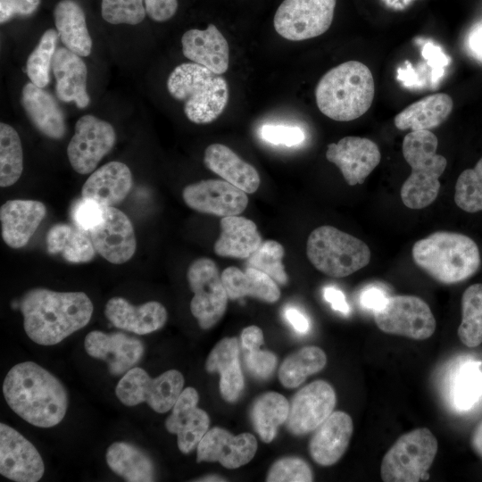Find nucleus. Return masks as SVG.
I'll list each match as a JSON object with an SVG mask.
<instances>
[{
  "label": "nucleus",
  "instance_id": "28",
  "mask_svg": "<svg viewBox=\"0 0 482 482\" xmlns=\"http://www.w3.org/2000/svg\"><path fill=\"white\" fill-rule=\"evenodd\" d=\"M21 104L32 125L52 139H61L66 133L64 114L55 98L46 90L29 82L24 85Z\"/></svg>",
  "mask_w": 482,
  "mask_h": 482
},
{
  "label": "nucleus",
  "instance_id": "56",
  "mask_svg": "<svg viewBox=\"0 0 482 482\" xmlns=\"http://www.w3.org/2000/svg\"><path fill=\"white\" fill-rule=\"evenodd\" d=\"M323 295L325 300L330 303L332 309L344 314L349 312L350 308L342 291L333 287H328L324 289Z\"/></svg>",
  "mask_w": 482,
  "mask_h": 482
},
{
  "label": "nucleus",
  "instance_id": "27",
  "mask_svg": "<svg viewBox=\"0 0 482 482\" xmlns=\"http://www.w3.org/2000/svg\"><path fill=\"white\" fill-rule=\"evenodd\" d=\"M132 185L129 168L123 162L112 161L92 172L82 186L81 196L104 207L113 206L127 197Z\"/></svg>",
  "mask_w": 482,
  "mask_h": 482
},
{
  "label": "nucleus",
  "instance_id": "14",
  "mask_svg": "<svg viewBox=\"0 0 482 482\" xmlns=\"http://www.w3.org/2000/svg\"><path fill=\"white\" fill-rule=\"evenodd\" d=\"M337 398L333 387L325 380H315L301 388L293 397L286 421L295 436L314 431L332 412Z\"/></svg>",
  "mask_w": 482,
  "mask_h": 482
},
{
  "label": "nucleus",
  "instance_id": "51",
  "mask_svg": "<svg viewBox=\"0 0 482 482\" xmlns=\"http://www.w3.org/2000/svg\"><path fill=\"white\" fill-rule=\"evenodd\" d=\"M422 56L432 69L431 82H438L449 60L439 46L427 43L422 49Z\"/></svg>",
  "mask_w": 482,
  "mask_h": 482
},
{
  "label": "nucleus",
  "instance_id": "4",
  "mask_svg": "<svg viewBox=\"0 0 482 482\" xmlns=\"http://www.w3.org/2000/svg\"><path fill=\"white\" fill-rule=\"evenodd\" d=\"M411 253L416 265L443 284L466 280L480 266L479 249L475 241L456 232H434L418 240Z\"/></svg>",
  "mask_w": 482,
  "mask_h": 482
},
{
  "label": "nucleus",
  "instance_id": "33",
  "mask_svg": "<svg viewBox=\"0 0 482 482\" xmlns=\"http://www.w3.org/2000/svg\"><path fill=\"white\" fill-rule=\"evenodd\" d=\"M453 106L450 96L445 93L434 94L410 104L395 117L394 122L401 130H429L448 118Z\"/></svg>",
  "mask_w": 482,
  "mask_h": 482
},
{
  "label": "nucleus",
  "instance_id": "58",
  "mask_svg": "<svg viewBox=\"0 0 482 482\" xmlns=\"http://www.w3.org/2000/svg\"><path fill=\"white\" fill-rule=\"evenodd\" d=\"M469 43L471 52L482 59V25L477 26L471 31Z\"/></svg>",
  "mask_w": 482,
  "mask_h": 482
},
{
  "label": "nucleus",
  "instance_id": "49",
  "mask_svg": "<svg viewBox=\"0 0 482 482\" xmlns=\"http://www.w3.org/2000/svg\"><path fill=\"white\" fill-rule=\"evenodd\" d=\"M244 360L249 372L261 379L270 378L277 366L276 355L270 351L260 348L246 351Z\"/></svg>",
  "mask_w": 482,
  "mask_h": 482
},
{
  "label": "nucleus",
  "instance_id": "45",
  "mask_svg": "<svg viewBox=\"0 0 482 482\" xmlns=\"http://www.w3.org/2000/svg\"><path fill=\"white\" fill-rule=\"evenodd\" d=\"M312 471L306 461L298 457H285L278 460L266 477L268 482H311Z\"/></svg>",
  "mask_w": 482,
  "mask_h": 482
},
{
  "label": "nucleus",
  "instance_id": "55",
  "mask_svg": "<svg viewBox=\"0 0 482 482\" xmlns=\"http://www.w3.org/2000/svg\"><path fill=\"white\" fill-rule=\"evenodd\" d=\"M241 343L245 351L259 349L263 344V334L257 326H249L241 332Z\"/></svg>",
  "mask_w": 482,
  "mask_h": 482
},
{
  "label": "nucleus",
  "instance_id": "16",
  "mask_svg": "<svg viewBox=\"0 0 482 482\" xmlns=\"http://www.w3.org/2000/svg\"><path fill=\"white\" fill-rule=\"evenodd\" d=\"M182 198L191 209L220 217L238 215L248 204L245 192L226 180L205 179L184 187Z\"/></svg>",
  "mask_w": 482,
  "mask_h": 482
},
{
  "label": "nucleus",
  "instance_id": "26",
  "mask_svg": "<svg viewBox=\"0 0 482 482\" xmlns=\"http://www.w3.org/2000/svg\"><path fill=\"white\" fill-rule=\"evenodd\" d=\"M52 69L57 97L64 103L73 102L79 109L86 108L90 98L87 91V69L81 56L65 46L58 47Z\"/></svg>",
  "mask_w": 482,
  "mask_h": 482
},
{
  "label": "nucleus",
  "instance_id": "10",
  "mask_svg": "<svg viewBox=\"0 0 482 482\" xmlns=\"http://www.w3.org/2000/svg\"><path fill=\"white\" fill-rule=\"evenodd\" d=\"M373 312L377 327L386 334L425 340L436 329V320L428 304L415 295L387 297Z\"/></svg>",
  "mask_w": 482,
  "mask_h": 482
},
{
  "label": "nucleus",
  "instance_id": "5",
  "mask_svg": "<svg viewBox=\"0 0 482 482\" xmlns=\"http://www.w3.org/2000/svg\"><path fill=\"white\" fill-rule=\"evenodd\" d=\"M167 89L174 99L184 103L187 118L196 124L214 121L229 101L227 80L195 62L175 67L168 77Z\"/></svg>",
  "mask_w": 482,
  "mask_h": 482
},
{
  "label": "nucleus",
  "instance_id": "13",
  "mask_svg": "<svg viewBox=\"0 0 482 482\" xmlns=\"http://www.w3.org/2000/svg\"><path fill=\"white\" fill-rule=\"evenodd\" d=\"M115 141L116 133L109 122L89 114L80 117L67 146L72 169L82 175L93 172Z\"/></svg>",
  "mask_w": 482,
  "mask_h": 482
},
{
  "label": "nucleus",
  "instance_id": "9",
  "mask_svg": "<svg viewBox=\"0 0 482 482\" xmlns=\"http://www.w3.org/2000/svg\"><path fill=\"white\" fill-rule=\"evenodd\" d=\"M184 378L177 370H170L151 378L139 367L131 368L118 382L115 394L127 406L146 403L154 411L171 410L183 390Z\"/></svg>",
  "mask_w": 482,
  "mask_h": 482
},
{
  "label": "nucleus",
  "instance_id": "41",
  "mask_svg": "<svg viewBox=\"0 0 482 482\" xmlns=\"http://www.w3.org/2000/svg\"><path fill=\"white\" fill-rule=\"evenodd\" d=\"M454 202L467 212L482 211V157L474 168L463 170L458 177Z\"/></svg>",
  "mask_w": 482,
  "mask_h": 482
},
{
  "label": "nucleus",
  "instance_id": "47",
  "mask_svg": "<svg viewBox=\"0 0 482 482\" xmlns=\"http://www.w3.org/2000/svg\"><path fill=\"white\" fill-rule=\"evenodd\" d=\"M87 232L74 229L67 244L62 251V257L71 263L90 262L96 253V248Z\"/></svg>",
  "mask_w": 482,
  "mask_h": 482
},
{
  "label": "nucleus",
  "instance_id": "21",
  "mask_svg": "<svg viewBox=\"0 0 482 482\" xmlns=\"http://www.w3.org/2000/svg\"><path fill=\"white\" fill-rule=\"evenodd\" d=\"M86 352L93 358L107 362L108 370L114 376L129 370L141 359L144 345L136 337L120 332H89L84 341Z\"/></svg>",
  "mask_w": 482,
  "mask_h": 482
},
{
  "label": "nucleus",
  "instance_id": "61",
  "mask_svg": "<svg viewBox=\"0 0 482 482\" xmlns=\"http://www.w3.org/2000/svg\"><path fill=\"white\" fill-rule=\"evenodd\" d=\"M197 481H224V479H220L219 477H215V476H209V477H204L202 479H197Z\"/></svg>",
  "mask_w": 482,
  "mask_h": 482
},
{
  "label": "nucleus",
  "instance_id": "44",
  "mask_svg": "<svg viewBox=\"0 0 482 482\" xmlns=\"http://www.w3.org/2000/svg\"><path fill=\"white\" fill-rule=\"evenodd\" d=\"M479 363L468 362L460 373L455 386V404L461 410L470 408L482 395V373Z\"/></svg>",
  "mask_w": 482,
  "mask_h": 482
},
{
  "label": "nucleus",
  "instance_id": "2",
  "mask_svg": "<svg viewBox=\"0 0 482 482\" xmlns=\"http://www.w3.org/2000/svg\"><path fill=\"white\" fill-rule=\"evenodd\" d=\"M3 393L9 407L38 428H52L64 418L68 392L51 372L33 362L14 365L6 374Z\"/></svg>",
  "mask_w": 482,
  "mask_h": 482
},
{
  "label": "nucleus",
  "instance_id": "52",
  "mask_svg": "<svg viewBox=\"0 0 482 482\" xmlns=\"http://www.w3.org/2000/svg\"><path fill=\"white\" fill-rule=\"evenodd\" d=\"M146 14L154 21L163 22L173 17L178 0H144Z\"/></svg>",
  "mask_w": 482,
  "mask_h": 482
},
{
  "label": "nucleus",
  "instance_id": "46",
  "mask_svg": "<svg viewBox=\"0 0 482 482\" xmlns=\"http://www.w3.org/2000/svg\"><path fill=\"white\" fill-rule=\"evenodd\" d=\"M105 208L95 200L81 197L72 206L71 217L78 229L89 233L104 220Z\"/></svg>",
  "mask_w": 482,
  "mask_h": 482
},
{
  "label": "nucleus",
  "instance_id": "22",
  "mask_svg": "<svg viewBox=\"0 0 482 482\" xmlns=\"http://www.w3.org/2000/svg\"><path fill=\"white\" fill-rule=\"evenodd\" d=\"M46 214L45 204L36 200L6 201L0 208L1 233L10 247L25 246Z\"/></svg>",
  "mask_w": 482,
  "mask_h": 482
},
{
  "label": "nucleus",
  "instance_id": "57",
  "mask_svg": "<svg viewBox=\"0 0 482 482\" xmlns=\"http://www.w3.org/2000/svg\"><path fill=\"white\" fill-rule=\"evenodd\" d=\"M285 316L296 332L304 334L308 331L310 328L309 321L299 310L288 307L285 311Z\"/></svg>",
  "mask_w": 482,
  "mask_h": 482
},
{
  "label": "nucleus",
  "instance_id": "24",
  "mask_svg": "<svg viewBox=\"0 0 482 482\" xmlns=\"http://www.w3.org/2000/svg\"><path fill=\"white\" fill-rule=\"evenodd\" d=\"M353 431L346 412H332L315 430L309 444L312 460L321 466L337 463L348 448Z\"/></svg>",
  "mask_w": 482,
  "mask_h": 482
},
{
  "label": "nucleus",
  "instance_id": "3",
  "mask_svg": "<svg viewBox=\"0 0 482 482\" xmlns=\"http://www.w3.org/2000/svg\"><path fill=\"white\" fill-rule=\"evenodd\" d=\"M374 93L370 69L361 62L347 61L322 76L315 88V98L325 116L337 121H349L369 110Z\"/></svg>",
  "mask_w": 482,
  "mask_h": 482
},
{
  "label": "nucleus",
  "instance_id": "19",
  "mask_svg": "<svg viewBox=\"0 0 482 482\" xmlns=\"http://www.w3.org/2000/svg\"><path fill=\"white\" fill-rule=\"evenodd\" d=\"M257 447L256 438L251 433L233 436L226 429L214 427L197 445L196 461H218L227 469H237L254 457Z\"/></svg>",
  "mask_w": 482,
  "mask_h": 482
},
{
  "label": "nucleus",
  "instance_id": "34",
  "mask_svg": "<svg viewBox=\"0 0 482 482\" xmlns=\"http://www.w3.org/2000/svg\"><path fill=\"white\" fill-rule=\"evenodd\" d=\"M54 18L64 46L79 56L89 55L92 39L80 4L75 0H61L54 10Z\"/></svg>",
  "mask_w": 482,
  "mask_h": 482
},
{
  "label": "nucleus",
  "instance_id": "36",
  "mask_svg": "<svg viewBox=\"0 0 482 482\" xmlns=\"http://www.w3.org/2000/svg\"><path fill=\"white\" fill-rule=\"evenodd\" d=\"M289 403L277 392H267L253 403L251 417L254 429L264 443H270L278 428L287 421Z\"/></svg>",
  "mask_w": 482,
  "mask_h": 482
},
{
  "label": "nucleus",
  "instance_id": "29",
  "mask_svg": "<svg viewBox=\"0 0 482 482\" xmlns=\"http://www.w3.org/2000/svg\"><path fill=\"white\" fill-rule=\"evenodd\" d=\"M205 369L211 373H220V391L225 401L233 403L239 398L245 382L237 337H225L219 341L207 357Z\"/></svg>",
  "mask_w": 482,
  "mask_h": 482
},
{
  "label": "nucleus",
  "instance_id": "8",
  "mask_svg": "<svg viewBox=\"0 0 482 482\" xmlns=\"http://www.w3.org/2000/svg\"><path fill=\"white\" fill-rule=\"evenodd\" d=\"M438 449L434 434L419 428L402 435L384 455L380 466L385 482H418L428 480Z\"/></svg>",
  "mask_w": 482,
  "mask_h": 482
},
{
  "label": "nucleus",
  "instance_id": "6",
  "mask_svg": "<svg viewBox=\"0 0 482 482\" xmlns=\"http://www.w3.org/2000/svg\"><path fill=\"white\" fill-rule=\"evenodd\" d=\"M437 145V137L429 130L411 131L403 138V154L411 172L400 195L403 204L410 209L427 207L439 193V178L447 161L436 154Z\"/></svg>",
  "mask_w": 482,
  "mask_h": 482
},
{
  "label": "nucleus",
  "instance_id": "38",
  "mask_svg": "<svg viewBox=\"0 0 482 482\" xmlns=\"http://www.w3.org/2000/svg\"><path fill=\"white\" fill-rule=\"evenodd\" d=\"M457 334L468 347L482 343V283L470 286L462 294L461 321Z\"/></svg>",
  "mask_w": 482,
  "mask_h": 482
},
{
  "label": "nucleus",
  "instance_id": "7",
  "mask_svg": "<svg viewBox=\"0 0 482 482\" xmlns=\"http://www.w3.org/2000/svg\"><path fill=\"white\" fill-rule=\"evenodd\" d=\"M306 254L319 271L333 278L347 277L370 261V250L363 241L332 226L311 232Z\"/></svg>",
  "mask_w": 482,
  "mask_h": 482
},
{
  "label": "nucleus",
  "instance_id": "1",
  "mask_svg": "<svg viewBox=\"0 0 482 482\" xmlns=\"http://www.w3.org/2000/svg\"><path fill=\"white\" fill-rule=\"evenodd\" d=\"M27 336L41 345H53L84 328L93 314V303L83 292H57L37 287L20 302Z\"/></svg>",
  "mask_w": 482,
  "mask_h": 482
},
{
  "label": "nucleus",
  "instance_id": "53",
  "mask_svg": "<svg viewBox=\"0 0 482 482\" xmlns=\"http://www.w3.org/2000/svg\"><path fill=\"white\" fill-rule=\"evenodd\" d=\"M73 228L66 223H57L46 234V249L50 254L62 253L67 244Z\"/></svg>",
  "mask_w": 482,
  "mask_h": 482
},
{
  "label": "nucleus",
  "instance_id": "40",
  "mask_svg": "<svg viewBox=\"0 0 482 482\" xmlns=\"http://www.w3.org/2000/svg\"><path fill=\"white\" fill-rule=\"evenodd\" d=\"M57 30L49 29L46 30L37 46L28 57L26 72L30 82L39 87H46L50 82V70L53 65L54 56L56 51Z\"/></svg>",
  "mask_w": 482,
  "mask_h": 482
},
{
  "label": "nucleus",
  "instance_id": "11",
  "mask_svg": "<svg viewBox=\"0 0 482 482\" xmlns=\"http://www.w3.org/2000/svg\"><path fill=\"white\" fill-rule=\"evenodd\" d=\"M187 278L194 296L190 311L204 329L212 328L223 317L228 304V294L215 262L202 257L188 267Z\"/></svg>",
  "mask_w": 482,
  "mask_h": 482
},
{
  "label": "nucleus",
  "instance_id": "59",
  "mask_svg": "<svg viewBox=\"0 0 482 482\" xmlns=\"http://www.w3.org/2000/svg\"><path fill=\"white\" fill-rule=\"evenodd\" d=\"M471 445L475 452L482 457V421L476 427L472 433Z\"/></svg>",
  "mask_w": 482,
  "mask_h": 482
},
{
  "label": "nucleus",
  "instance_id": "35",
  "mask_svg": "<svg viewBox=\"0 0 482 482\" xmlns=\"http://www.w3.org/2000/svg\"><path fill=\"white\" fill-rule=\"evenodd\" d=\"M109 468L129 482L154 480V467L150 457L136 445L114 442L105 453Z\"/></svg>",
  "mask_w": 482,
  "mask_h": 482
},
{
  "label": "nucleus",
  "instance_id": "30",
  "mask_svg": "<svg viewBox=\"0 0 482 482\" xmlns=\"http://www.w3.org/2000/svg\"><path fill=\"white\" fill-rule=\"evenodd\" d=\"M204 163L210 170L246 194H253L259 188L261 179L256 169L225 145L215 143L208 145L204 151Z\"/></svg>",
  "mask_w": 482,
  "mask_h": 482
},
{
  "label": "nucleus",
  "instance_id": "12",
  "mask_svg": "<svg viewBox=\"0 0 482 482\" xmlns=\"http://www.w3.org/2000/svg\"><path fill=\"white\" fill-rule=\"evenodd\" d=\"M337 0H284L278 7L273 25L290 41L319 37L330 27Z\"/></svg>",
  "mask_w": 482,
  "mask_h": 482
},
{
  "label": "nucleus",
  "instance_id": "43",
  "mask_svg": "<svg viewBox=\"0 0 482 482\" xmlns=\"http://www.w3.org/2000/svg\"><path fill=\"white\" fill-rule=\"evenodd\" d=\"M103 19L111 24L136 25L145 17L144 0H102Z\"/></svg>",
  "mask_w": 482,
  "mask_h": 482
},
{
  "label": "nucleus",
  "instance_id": "60",
  "mask_svg": "<svg viewBox=\"0 0 482 482\" xmlns=\"http://www.w3.org/2000/svg\"><path fill=\"white\" fill-rule=\"evenodd\" d=\"M389 8L402 10L407 7L413 0H382Z\"/></svg>",
  "mask_w": 482,
  "mask_h": 482
},
{
  "label": "nucleus",
  "instance_id": "42",
  "mask_svg": "<svg viewBox=\"0 0 482 482\" xmlns=\"http://www.w3.org/2000/svg\"><path fill=\"white\" fill-rule=\"evenodd\" d=\"M283 245L275 240L262 242L249 257L248 267L255 268L272 278L278 284L286 285L288 278L282 263Z\"/></svg>",
  "mask_w": 482,
  "mask_h": 482
},
{
  "label": "nucleus",
  "instance_id": "54",
  "mask_svg": "<svg viewBox=\"0 0 482 482\" xmlns=\"http://www.w3.org/2000/svg\"><path fill=\"white\" fill-rule=\"evenodd\" d=\"M386 298L385 292L380 288L377 287H369L361 294L360 301L364 308L375 312L383 305Z\"/></svg>",
  "mask_w": 482,
  "mask_h": 482
},
{
  "label": "nucleus",
  "instance_id": "15",
  "mask_svg": "<svg viewBox=\"0 0 482 482\" xmlns=\"http://www.w3.org/2000/svg\"><path fill=\"white\" fill-rule=\"evenodd\" d=\"M45 465L37 448L13 428L0 424V473L16 482H37Z\"/></svg>",
  "mask_w": 482,
  "mask_h": 482
},
{
  "label": "nucleus",
  "instance_id": "31",
  "mask_svg": "<svg viewBox=\"0 0 482 482\" xmlns=\"http://www.w3.org/2000/svg\"><path fill=\"white\" fill-rule=\"evenodd\" d=\"M220 234L214 244V253L220 257H250L261 245L262 237L256 224L238 215L222 217Z\"/></svg>",
  "mask_w": 482,
  "mask_h": 482
},
{
  "label": "nucleus",
  "instance_id": "48",
  "mask_svg": "<svg viewBox=\"0 0 482 482\" xmlns=\"http://www.w3.org/2000/svg\"><path fill=\"white\" fill-rule=\"evenodd\" d=\"M260 134L266 142L287 146L299 145L305 138L302 129L286 125L265 124L261 128Z\"/></svg>",
  "mask_w": 482,
  "mask_h": 482
},
{
  "label": "nucleus",
  "instance_id": "37",
  "mask_svg": "<svg viewBox=\"0 0 482 482\" xmlns=\"http://www.w3.org/2000/svg\"><path fill=\"white\" fill-rule=\"evenodd\" d=\"M326 363L327 356L322 349L313 345L303 347L284 360L278 379L287 388L297 387L308 376L323 370Z\"/></svg>",
  "mask_w": 482,
  "mask_h": 482
},
{
  "label": "nucleus",
  "instance_id": "32",
  "mask_svg": "<svg viewBox=\"0 0 482 482\" xmlns=\"http://www.w3.org/2000/svg\"><path fill=\"white\" fill-rule=\"evenodd\" d=\"M221 280L229 298L232 300L252 296L266 303H275L280 297L277 282L266 273L252 267L244 271L237 267L226 268Z\"/></svg>",
  "mask_w": 482,
  "mask_h": 482
},
{
  "label": "nucleus",
  "instance_id": "23",
  "mask_svg": "<svg viewBox=\"0 0 482 482\" xmlns=\"http://www.w3.org/2000/svg\"><path fill=\"white\" fill-rule=\"evenodd\" d=\"M184 56L215 74L228 71L229 47L227 39L214 24L205 29H192L181 37Z\"/></svg>",
  "mask_w": 482,
  "mask_h": 482
},
{
  "label": "nucleus",
  "instance_id": "25",
  "mask_svg": "<svg viewBox=\"0 0 482 482\" xmlns=\"http://www.w3.org/2000/svg\"><path fill=\"white\" fill-rule=\"evenodd\" d=\"M105 317L116 328L146 335L163 327L168 313L159 302L149 301L135 306L122 297H112L105 304Z\"/></svg>",
  "mask_w": 482,
  "mask_h": 482
},
{
  "label": "nucleus",
  "instance_id": "50",
  "mask_svg": "<svg viewBox=\"0 0 482 482\" xmlns=\"http://www.w3.org/2000/svg\"><path fill=\"white\" fill-rule=\"evenodd\" d=\"M40 0H0V22L4 24L17 17L32 15Z\"/></svg>",
  "mask_w": 482,
  "mask_h": 482
},
{
  "label": "nucleus",
  "instance_id": "20",
  "mask_svg": "<svg viewBox=\"0 0 482 482\" xmlns=\"http://www.w3.org/2000/svg\"><path fill=\"white\" fill-rule=\"evenodd\" d=\"M199 396L191 386L182 390L166 419V429L177 435L178 447L183 453L192 452L209 430L210 418L197 407Z\"/></svg>",
  "mask_w": 482,
  "mask_h": 482
},
{
  "label": "nucleus",
  "instance_id": "17",
  "mask_svg": "<svg viewBox=\"0 0 482 482\" xmlns=\"http://www.w3.org/2000/svg\"><path fill=\"white\" fill-rule=\"evenodd\" d=\"M89 234L96 251L111 263L122 264L136 252L133 225L129 218L114 206L105 208L104 220Z\"/></svg>",
  "mask_w": 482,
  "mask_h": 482
},
{
  "label": "nucleus",
  "instance_id": "39",
  "mask_svg": "<svg viewBox=\"0 0 482 482\" xmlns=\"http://www.w3.org/2000/svg\"><path fill=\"white\" fill-rule=\"evenodd\" d=\"M23 170V152L18 132L10 125L0 124V186L15 184Z\"/></svg>",
  "mask_w": 482,
  "mask_h": 482
},
{
  "label": "nucleus",
  "instance_id": "18",
  "mask_svg": "<svg viewBox=\"0 0 482 482\" xmlns=\"http://www.w3.org/2000/svg\"><path fill=\"white\" fill-rule=\"evenodd\" d=\"M326 158L340 170L350 186L362 184L378 165L381 154L372 140L360 137H345L328 145Z\"/></svg>",
  "mask_w": 482,
  "mask_h": 482
}]
</instances>
